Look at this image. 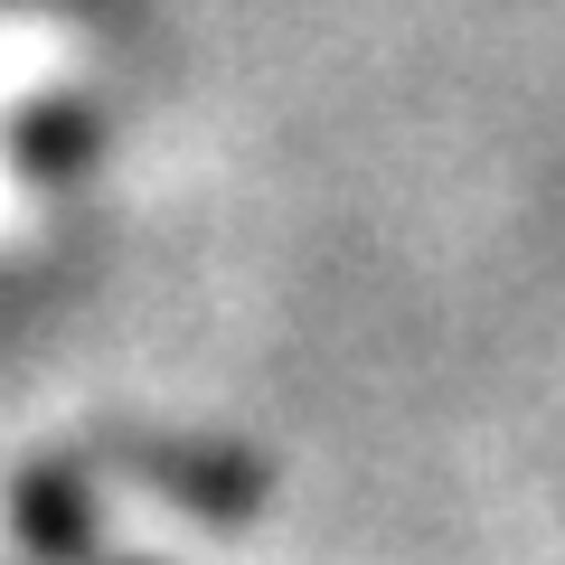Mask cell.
<instances>
[{
    "instance_id": "1",
    "label": "cell",
    "mask_w": 565,
    "mask_h": 565,
    "mask_svg": "<svg viewBox=\"0 0 565 565\" xmlns=\"http://www.w3.org/2000/svg\"><path fill=\"white\" fill-rule=\"evenodd\" d=\"M85 471H114V481L151 490V500L189 509L207 527H255L274 509V462L217 444V434H161V424H95Z\"/></svg>"
},
{
    "instance_id": "2",
    "label": "cell",
    "mask_w": 565,
    "mask_h": 565,
    "mask_svg": "<svg viewBox=\"0 0 565 565\" xmlns=\"http://www.w3.org/2000/svg\"><path fill=\"white\" fill-rule=\"evenodd\" d=\"M10 537L29 546L39 565H104V537H95V471L76 462H20L10 471Z\"/></svg>"
},
{
    "instance_id": "3",
    "label": "cell",
    "mask_w": 565,
    "mask_h": 565,
    "mask_svg": "<svg viewBox=\"0 0 565 565\" xmlns=\"http://www.w3.org/2000/svg\"><path fill=\"white\" fill-rule=\"evenodd\" d=\"M39 122H20V161L39 170H76L85 151H95V114L85 104H29Z\"/></svg>"
},
{
    "instance_id": "4",
    "label": "cell",
    "mask_w": 565,
    "mask_h": 565,
    "mask_svg": "<svg viewBox=\"0 0 565 565\" xmlns=\"http://www.w3.org/2000/svg\"><path fill=\"white\" fill-rule=\"evenodd\" d=\"M114 565H141V556H114Z\"/></svg>"
}]
</instances>
